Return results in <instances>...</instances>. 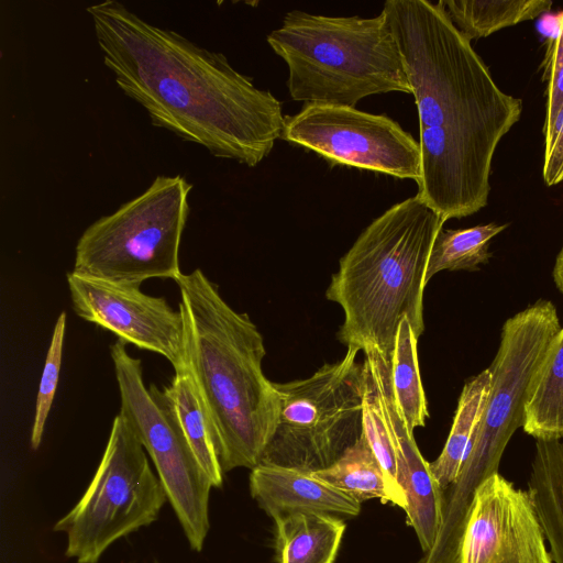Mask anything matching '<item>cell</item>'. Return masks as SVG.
Returning <instances> with one entry per match:
<instances>
[{"instance_id": "cell-16", "label": "cell", "mask_w": 563, "mask_h": 563, "mask_svg": "<svg viewBox=\"0 0 563 563\" xmlns=\"http://www.w3.org/2000/svg\"><path fill=\"white\" fill-rule=\"evenodd\" d=\"M163 393L212 487L223 483L216 428L194 376L185 366L176 369Z\"/></svg>"}, {"instance_id": "cell-22", "label": "cell", "mask_w": 563, "mask_h": 563, "mask_svg": "<svg viewBox=\"0 0 563 563\" xmlns=\"http://www.w3.org/2000/svg\"><path fill=\"white\" fill-rule=\"evenodd\" d=\"M451 21L470 41L548 12L550 0H440Z\"/></svg>"}, {"instance_id": "cell-20", "label": "cell", "mask_w": 563, "mask_h": 563, "mask_svg": "<svg viewBox=\"0 0 563 563\" xmlns=\"http://www.w3.org/2000/svg\"><path fill=\"white\" fill-rule=\"evenodd\" d=\"M490 390L488 368L470 378L463 386L452 427L438 459L430 470L445 492L459 477L468 454Z\"/></svg>"}, {"instance_id": "cell-4", "label": "cell", "mask_w": 563, "mask_h": 563, "mask_svg": "<svg viewBox=\"0 0 563 563\" xmlns=\"http://www.w3.org/2000/svg\"><path fill=\"white\" fill-rule=\"evenodd\" d=\"M445 220L419 196L374 219L341 257L325 291L341 306L338 339L390 360L404 318L419 339L424 330L423 290L429 256Z\"/></svg>"}, {"instance_id": "cell-14", "label": "cell", "mask_w": 563, "mask_h": 563, "mask_svg": "<svg viewBox=\"0 0 563 563\" xmlns=\"http://www.w3.org/2000/svg\"><path fill=\"white\" fill-rule=\"evenodd\" d=\"M382 386L398 454V484L406 499L408 523L413 528L423 552L435 545L444 523L445 493L421 455L407 428L393 394L390 375L382 374Z\"/></svg>"}, {"instance_id": "cell-18", "label": "cell", "mask_w": 563, "mask_h": 563, "mask_svg": "<svg viewBox=\"0 0 563 563\" xmlns=\"http://www.w3.org/2000/svg\"><path fill=\"white\" fill-rule=\"evenodd\" d=\"M279 563H334L346 525L335 515L294 512L274 518Z\"/></svg>"}, {"instance_id": "cell-10", "label": "cell", "mask_w": 563, "mask_h": 563, "mask_svg": "<svg viewBox=\"0 0 563 563\" xmlns=\"http://www.w3.org/2000/svg\"><path fill=\"white\" fill-rule=\"evenodd\" d=\"M118 339L110 346L120 394V413L152 460L185 537L194 551L203 548L209 528L212 485L200 467L163 390L147 388L142 362Z\"/></svg>"}, {"instance_id": "cell-23", "label": "cell", "mask_w": 563, "mask_h": 563, "mask_svg": "<svg viewBox=\"0 0 563 563\" xmlns=\"http://www.w3.org/2000/svg\"><path fill=\"white\" fill-rule=\"evenodd\" d=\"M418 338L409 320L404 318L390 355V382L396 405L413 433L429 418L428 404L421 383L418 361Z\"/></svg>"}, {"instance_id": "cell-15", "label": "cell", "mask_w": 563, "mask_h": 563, "mask_svg": "<svg viewBox=\"0 0 563 563\" xmlns=\"http://www.w3.org/2000/svg\"><path fill=\"white\" fill-rule=\"evenodd\" d=\"M250 492L273 519L294 512L355 517L361 503L311 473L260 463L250 475Z\"/></svg>"}, {"instance_id": "cell-17", "label": "cell", "mask_w": 563, "mask_h": 563, "mask_svg": "<svg viewBox=\"0 0 563 563\" xmlns=\"http://www.w3.org/2000/svg\"><path fill=\"white\" fill-rule=\"evenodd\" d=\"M527 493L553 563H563V439L536 440Z\"/></svg>"}, {"instance_id": "cell-9", "label": "cell", "mask_w": 563, "mask_h": 563, "mask_svg": "<svg viewBox=\"0 0 563 563\" xmlns=\"http://www.w3.org/2000/svg\"><path fill=\"white\" fill-rule=\"evenodd\" d=\"M166 499L145 449L119 412L91 482L53 530L65 533L67 558L98 563L112 543L157 520Z\"/></svg>"}, {"instance_id": "cell-2", "label": "cell", "mask_w": 563, "mask_h": 563, "mask_svg": "<svg viewBox=\"0 0 563 563\" xmlns=\"http://www.w3.org/2000/svg\"><path fill=\"white\" fill-rule=\"evenodd\" d=\"M103 63L153 125L250 167L282 139V103L211 52L118 1L87 8Z\"/></svg>"}, {"instance_id": "cell-6", "label": "cell", "mask_w": 563, "mask_h": 563, "mask_svg": "<svg viewBox=\"0 0 563 563\" xmlns=\"http://www.w3.org/2000/svg\"><path fill=\"white\" fill-rule=\"evenodd\" d=\"M561 327L555 306L545 299L505 321L488 367L490 390L481 421L459 477L448 488L445 512L451 521H465L475 489L498 473L508 442L523 424L530 390Z\"/></svg>"}, {"instance_id": "cell-28", "label": "cell", "mask_w": 563, "mask_h": 563, "mask_svg": "<svg viewBox=\"0 0 563 563\" xmlns=\"http://www.w3.org/2000/svg\"><path fill=\"white\" fill-rule=\"evenodd\" d=\"M552 277L556 288L563 296V243L560 252L555 257V263L552 271Z\"/></svg>"}, {"instance_id": "cell-27", "label": "cell", "mask_w": 563, "mask_h": 563, "mask_svg": "<svg viewBox=\"0 0 563 563\" xmlns=\"http://www.w3.org/2000/svg\"><path fill=\"white\" fill-rule=\"evenodd\" d=\"M542 176L549 187L563 181V115L553 125L549 139L544 141Z\"/></svg>"}, {"instance_id": "cell-8", "label": "cell", "mask_w": 563, "mask_h": 563, "mask_svg": "<svg viewBox=\"0 0 563 563\" xmlns=\"http://www.w3.org/2000/svg\"><path fill=\"white\" fill-rule=\"evenodd\" d=\"M361 350L347 346L311 376L274 383L279 413L261 463L313 473L331 466L363 433Z\"/></svg>"}, {"instance_id": "cell-19", "label": "cell", "mask_w": 563, "mask_h": 563, "mask_svg": "<svg viewBox=\"0 0 563 563\" xmlns=\"http://www.w3.org/2000/svg\"><path fill=\"white\" fill-rule=\"evenodd\" d=\"M311 474L358 503L378 498L407 508L402 488L382 467L363 433L331 466Z\"/></svg>"}, {"instance_id": "cell-25", "label": "cell", "mask_w": 563, "mask_h": 563, "mask_svg": "<svg viewBox=\"0 0 563 563\" xmlns=\"http://www.w3.org/2000/svg\"><path fill=\"white\" fill-rule=\"evenodd\" d=\"M65 329L66 312L63 311L58 316L54 327L38 385L35 415L30 438L31 448L33 450H37L42 442L45 423L55 397L62 367Z\"/></svg>"}, {"instance_id": "cell-26", "label": "cell", "mask_w": 563, "mask_h": 563, "mask_svg": "<svg viewBox=\"0 0 563 563\" xmlns=\"http://www.w3.org/2000/svg\"><path fill=\"white\" fill-rule=\"evenodd\" d=\"M543 78L548 82L543 135L547 141L553 125L563 115V15L558 34L548 42L542 62Z\"/></svg>"}, {"instance_id": "cell-12", "label": "cell", "mask_w": 563, "mask_h": 563, "mask_svg": "<svg viewBox=\"0 0 563 563\" xmlns=\"http://www.w3.org/2000/svg\"><path fill=\"white\" fill-rule=\"evenodd\" d=\"M73 308L81 319L114 333L139 349L164 356L174 367H185V325L180 310L164 297L144 294L140 286L115 284L67 274Z\"/></svg>"}, {"instance_id": "cell-13", "label": "cell", "mask_w": 563, "mask_h": 563, "mask_svg": "<svg viewBox=\"0 0 563 563\" xmlns=\"http://www.w3.org/2000/svg\"><path fill=\"white\" fill-rule=\"evenodd\" d=\"M459 563H553L528 493L499 473L474 492Z\"/></svg>"}, {"instance_id": "cell-21", "label": "cell", "mask_w": 563, "mask_h": 563, "mask_svg": "<svg viewBox=\"0 0 563 563\" xmlns=\"http://www.w3.org/2000/svg\"><path fill=\"white\" fill-rule=\"evenodd\" d=\"M522 429L536 440L563 439V325L530 390Z\"/></svg>"}, {"instance_id": "cell-1", "label": "cell", "mask_w": 563, "mask_h": 563, "mask_svg": "<svg viewBox=\"0 0 563 563\" xmlns=\"http://www.w3.org/2000/svg\"><path fill=\"white\" fill-rule=\"evenodd\" d=\"M419 118V196L445 221L487 205L493 156L519 121L522 101L504 92L440 1L384 3Z\"/></svg>"}, {"instance_id": "cell-7", "label": "cell", "mask_w": 563, "mask_h": 563, "mask_svg": "<svg viewBox=\"0 0 563 563\" xmlns=\"http://www.w3.org/2000/svg\"><path fill=\"white\" fill-rule=\"evenodd\" d=\"M191 188L180 175L157 176L145 191L82 232L73 272L131 286L150 278L176 280Z\"/></svg>"}, {"instance_id": "cell-24", "label": "cell", "mask_w": 563, "mask_h": 563, "mask_svg": "<svg viewBox=\"0 0 563 563\" xmlns=\"http://www.w3.org/2000/svg\"><path fill=\"white\" fill-rule=\"evenodd\" d=\"M508 224L475 225L467 229H442L432 245L426 273V285L442 271H475L493 256L490 241Z\"/></svg>"}, {"instance_id": "cell-5", "label": "cell", "mask_w": 563, "mask_h": 563, "mask_svg": "<svg viewBox=\"0 0 563 563\" xmlns=\"http://www.w3.org/2000/svg\"><path fill=\"white\" fill-rule=\"evenodd\" d=\"M267 43L288 67L287 87L295 101L355 107L372 95L411 93L383 10L373 18L291 10Z\"/></svg>"}, {"instance_id": "cell-3", "label": "cell", "mask_w": 563, "mask_h": 563, "mask_svg": "<svg viewBox=\"0 0 563 563\" xmlns=\"http://www.w3.org/2000/svg\"><path fill=\"white\" fill-rule=\"evenodd\" d=\"M185 366L216 428L223 472L261 463L279 413L274 383L264 375V340L246 313L232 309L201 269L180 274Z\"/></svg>"}, {"instance_id": "cell-11", "label": "cell", "mask_w": 563, "mask_h": 563, "mask_svg": "<svg viewBox=\"0 0 563 563\" xmlns=\"http://www.w3.org/2000/svg\"><path fill=\"white\" fill-rule=\"evenodd\" d=\"M282 139L323 157L331 166L344 165L395 178L421 176L419 142L385 114L355 107L305 103L286 115Z\"/></svg>"}]
</instances>
